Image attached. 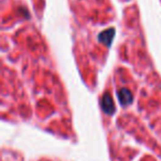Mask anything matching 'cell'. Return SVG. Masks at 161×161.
<instances>
[{
	"mask_svg": "<svg viewBox=\"0 0 161 161\" xmlns=\"http://www.w3.org/2000/svg\"><path fill=\"white\" fill-rule=\"evenodd\" d=\"M103 109L105 113L107 114H113L114 112V104H113V101L110 98V96L108 94H106L103 98Z\"/></svg>",
	"mask_w": 161,
	"mask_h": 161,
	"instance_id": "cell-1",
	"label": "cell"
},
{
	"mask_svg": "<svg viewBox=\"0 0 161 161\" xmlns=\"http://www.w3.org/2000/svg\"><path fill=\"white\" fill-rule=\"evenodd\" d=\"M119 98H120L121 104L127 105V104H129L130 101H131V94H130L127 90H123L121 92H119Z\"/></svg>",
	"mask_w": 161,
	"mask_h": 161,
	"instance_id": "cell-2",
	"label": "cell"
}]
</instances>
